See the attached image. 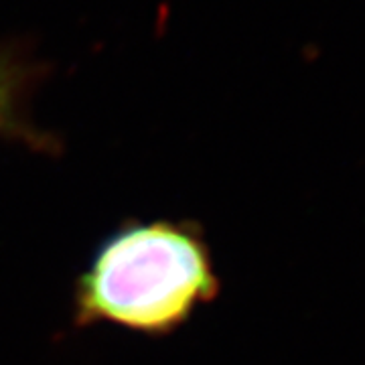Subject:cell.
<instances>
[{"instance_id":"obj_1","label":"cell","mask_w":365,"mask_h":365,"mask_svg":"<svg viewBox=\"0 0 365 365\" xmlns=\"http://www.w3.org/2000/svg\"><path fill=\"white\" fill-rule=\"evenodd\" d=\"M201 242L169 223L122 232L106 244L81 288V309L140 331H167L215 294Z\"/></svg>"},{"instance_id":"obj_2","label":"cell","mask_w":365,"mask_h":365,"mask_svg":"<svg viewBox=\"0 0 365 365\" xmlns=\"http://www.w3.org/2000/svg\"><path fill=\"white\" fill-rule=\"evenodd\" d=\"M21 83L23 71L9 57L0 55V132L13 128Z\"/></svg>"}]
</instances>
